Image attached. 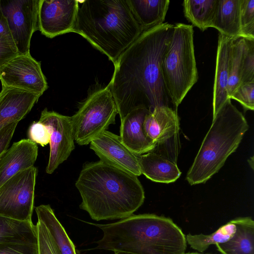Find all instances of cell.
<instances>
[{"label":"cell","instance_id":"cell-1","mask_svg":"<svg viewBox=\"0 0 254 254\" xmlns=\"http://www.w3.org/2000/svg\"><path fill=\"white\" fill-rule=\"evenodd\" d=\"M174 24L168 22L143 31L120 56L108 86L122 121L132 110L145 106L149 111L168 106L161 61Z\"/></svg>","mask_w":254,"mask_h":254},{"label":"cell","instance_id":"cell-2","mask_svg":"<svg viewBox=\"0 0 254 254\" xmlns=\"http://www.w3.org/2000/svg\"><path fill=\"white\" fill-rule=\"evenodd\" d=\"M75 185L80 208L95 221L126 218L145 198L137 176L101 160L84 164Z\"/></svg>","mask_w":254,"mask_h":254},{"label":"cell","instance_id":"cell-3","mask_svg":"<svg viewBox=\"0 0 254 254\" xmlns=\"http://www.w3.org/2000/svg\"><path fill=\"white\" fill-rule=\"evenodd\" d=\"M72 32L86 39L115 64L143 32L128 0H78Z\"/></svg>","mask_w":254,"mask_h":254},{"label":"cell","instance_id":"cell-4","mask_svg":"<svg viewBox=\"0 0 254 254\" xmlns=\"http://www.w3.org/2000/svg\"><path fill=\"white\" fill-rule=\"evenodd\" d=\"M103 232L98 250L134 254H184L186 237L171 219L154 214H132L106 224L90 223Z\"/></svg>","mask_w":254,"mask_h":254},{"label":"cell","instance_id":"cell-5","mask_svg":"<svg viewBox=\"0 0 254 254\" xmlns=\"http://www.w3.org/2000/svg\"><path fill=\"white\" fill-rule=\"evenodd\" d=\"M246 119L228 99L215 116L189 170L186 179L190 185L204 183L224 165L236 151L247 131Z\"/></svg>","mask_w":254,"mask_h":254},{"label":"cell","instance_id":"cell-6","mask_svg":"<svg viewBox=\"0 0 254 254\" xmlns=\"http://www.w3.org/2000/svg\"><path fill=\"white\" fill-rule=\"evenodd\" d=\"M193 33L191 25L182 23L174 24L161 61L164 87L176 111L198 78Z\"/></svg>","mask_w":254,"mask_h":254},{"label":"cell","instance_id":"cell-7","mask_svg":"<svg viewBox=\"0 0 254 254\" xmlns=\"http://www.w3.org/2000/svg\"><path fill=\"white\" fill-rule=\"evenodd\" d=\"M118 114L113 95L108 85L95 90L81 103L70 117L74 140L87 145L110 125L115 124Z\"/></svg>","mask_w":254,"mask_h":254},{"label":"cell","instance_id":"cell-8","mask_svg":"<svg viewBox=\"0 0 254 254\" xmlns=\"http://www.w3.org/2000/svg\"><path fill=\"white\" fill-rule=\"evenodd\" d=\"M37 174L34 166L21 170L0 187V215L32 222Z\"/></svg>","mask_w":254,"mask_h":254},{"label":"cell","instance_id":"cell-9","mask_svg":"<svg viewBox=\"0 0 254 254\" xmlns=\"http://www.w3.org/2000/svg\"><path fill=\"white\" fill-rule=\"evenodd\" d=\"M2 87H12L42 95L48 86L41 63L30 53L19 54L0 66Z\"/></svg>","mask_w":254,"mask_h":254},{"label":"cell","instance_id":"cell-10","mask_svg":"<svg viewBox=\"0 0 254 254\" xmlns=\"http://www.w3.org/2000/svg\"><path fill=\"white\" fill-rule=\"evenodd\" d=\"M2 8L19 54L30 53L31 40L38 30L39 0H10Z\"/></svg>","mask_w":254,"mask_h":254},{"label":"cell","instance_id":"cell-11","mask_svg":"<svg viewBox=\"0 0 254 254\" xmlns=\"http://www.w3.org/2000/svg\"><path fill=\"white\" fill-rule=\"evenodd\" d=\"M39 121L48 126L51 130L50 154L46 172L52 174L65 161L75 148L70 117L44 109Z\"/></svg>","mask_w":254,"mask_h":254},{"label":"cell","instance_id":"cell-12","mask_svg":"<svg viewBox=\"0 0 254 254\" xmlns=\"http://www.w3.org/2000/svg\"><path fill=\"white\" fill-rule=\"evenodd\" d=\"M78 0H39L38 30L49 38L72 32Z\"/></svg>","mask_w":254,"mask_h":254},{"label":"cell","instance_id":"cell-13","mask_svg":"<svg viewBox=\"0 0 254 254\" xmlns=\"http://www.w3.org/2000/svg\"><path fill=\"white\" fill-rule=\"evenodd\" d=\"M90 148L100 160L139 176L141 174L139 155L128 149L120 136L104 130L90 143Z\"/></svg>","mask_w":254,"mask_h":254},{"label":"cell","instance_id":"cell-14","mask_svg":"<svg viewBox=\"0 0 254 254\" xmlns=\"http://www.w3.org/2000/svg\"><path fill=\"white\" fill-rule=\"evenodd\" d=\"M143 128L154 149L171 140L177 141L180 128L177 111L168 106L155 107L146 115Z\"/></svg>","mask_w":254,"mask_h":254},{"label":"cell","instance_id":"cell-15","mask_svg":"<svg viewBox=\"0 0 254 254\" xmlns=\"http://www.w3.org/2000/svg\"><path fill=\"white\" fill-rule=\"evenodd\" d=\"M41 95L17 88L2 87L0 92V130L18 123L30 112Z\"/></svg>","mask_w":254,"mask_h":254},{"label":"cell","instance_id":"cell-16","mask_svg":"<svg viewBox=\"0 0 254 254\" xmlns=\"http://www.w3.org/2000/svg\"><path fill=\"white\" fill-rule=\"evenodd\" d=\"M148 112L146 107L140 106L131 111L121 121V141L137 155L152 151L155 147L146 136L143 128L144 119Z\"/></svg>","mask_w":254,"mask_h":254},{"label":"cell","instance_id":"cell-17","mask_svg":"<svg viewBox=\"0 0 254 254\" xmlns=\"http://www.w3.org/2000/svg\"><path fill=\"white\" fill-rule=\"evenodd\" d=\"M38 153L37 144L28 138L14 142L0 156V187L19 171L34 166Z\"/></svg>","mask_w":254,"mask_h":254},{"label":"cell","instance_id":"cell-18","mask_svg":"<svg viewBox=\"0 0 254 254\" xmlns=\"http://www.w3.org/2000/svg\"><path fill=\"white\" fill-rule=\"evenodd\" d=\"M219 33L213 90V118L229 99L227 88L229 76V64L232 42Z\"/></svg>","mask_w":254,"mask_h":254},{"label":"cell","instance_id":"cell-19","mask_svg":"<svg viewBox=\"0 0 254 254\" xmlns=\"http://www.w3.org/2000/svg\"><path fill=\"white\" fill-rule=\"evenodd\" d=\"M138 158L141 174L153 182L170 183L181 175L176 163L157 153L149 152Z\"/></svg>","mask_w":254,"mask_h":254},{"label":"cell","instance_id":"cell-20","mask_svg":"<svg viewBox=\"0 0 254 254\" xmlns=\"http://www.w3.org/2000/svg\"><path fill=\"white\" fill-rule=\"evenodd\" d=\"M236 231L226 242L216 244L221 254H254V222L249 217L232 220Z\"/></svg>","mask_w":254,"mask_h":254},{"label":"cell","instance_id":"cell-21","mask_svg":"<svg viewBox=\"0 0 254 254\" xmlns=\"http://www.w3.org/2000/svg\"><path fill=\"white\" fill-rule=\"evenodd\" d=\"M241 0H218L211 27L230 39L243 37L240 23Z\"/></svg>","mask_w":254,"mask_h":254},{"label":"cell","instance_id":"cell-22","mask_svg":"<svg viewBox=\"0 0 254 254\" xmlns=\"http://www.w3.org/2000/svg\"><path fill=\"white\" fill-rule=\"evenodd\" d=\"M38 220L46 227L57 254H76L74 245L49 204L35 208Z\"/></svg>","mask_w":254,"mask_h":254},{"label":"cell","instance_id":"cell-23","mask_svg":"<svg viewBox=\"0 0 254 254\" xmlns=\"http://www.w3.org/2000/svg\"><path fill=\"white\" fill-rule=\"evenodd\" d=\"M132 13L142 31L164 23L169 0H128Z\"/></svg>","mask_w":254,"mask_h":254},{"label":"cell","instance_id":"cell-24","mask_svg":"<svg viewBox=\"0 0 254 254\" xmlns=\"http://www.w3.org/2000/svg\"><path fill=\"white\" fill-rule=\"evenodd\" d=\"M0 243L37 244L36 226L0 215Z\"/></svg>","mask_w":254,"mask_h":254},{"label":"cell","instance_id":"cell-25","mask_svg":"<svg viewBox=\"0 0 254 254\" xmlns=\"http://www.w3.org/2000/svg\"><path fill=\"white\" fill-rule=\"evenodd\" d=\"M218 0H185L183 2L185 17L191 25L204 31L211 25Z\"/></svg>","mask_w":254,"mask_h":254},{"label":"cell","instance_id":"cell-26","mask_svg":"<svg viewBox=\"0 0 254 254\" xmlns=\"http://www.w3.org/2000/svg\"><path fill=\"white\" fill-rule=\"evenodd\" d=\"M236 231L235 225L232 221L221 226L214 233L209 235L189 234L186 237V242L190 247L202 253L211 245L223 243L230 239Z\"/></svg>","mask_w":254,"mask_h":254},{"label":"cell","instance_id":"cell-27","mask_svg":"<svg viewBox=\"0 0 254 254\" xmlns=\"http://www.w3.org/2000/svg\"><path fill=\"white\" fill-rule=\"evenodd\" d=\"M245 41L246 38L239 37L233 39L232 42L229 64V76L227 88L228 98L241 84V75Z\"/></svg>","mask_w":254,"mask_h":254},{"label":"cell","instance_id":"cell-28","mask_svg":"<svg viewBox=\"0 0 254 254\" xmlns=\"http://www.w3.org/2000/svg\"><path fill=\"white\" fill-rule=\"evenodd\" d=\"M240 23L242 37L254 39V0H241Z\"/></svg>","mask_w":254,"mask_h":254},{"label":"cell","instance_id":"cell-29","mask_svg":"<svg viewBox=\"0 0 254 254\" xmlns=\"http://www.w3.org/2000/svg\"><path fill=\"white\" fill-rule=\"evenodd\" d=\"M247 82H254V39L246 38L241 84Z\"/></svg>","mask_w":254,"mask_h":254},{"label":"cell","instance_id":"cell-30","mask_svg":"<svg viewBox=\"0 0 254 254\" xmlns=\"http://www.w3.org/2000/svg\"><path fill=\"white\" fill-rule=\"evenodd\" d=\"M230 99L239 102L245 111L254 109V82L241 84L230 96Z\"/></svg>","mask_w":254,"mask_h":254},{"label":"cell","instance_id":"cell-31","mask_svg":"<svg viewBox=\"0 0 254 254\" xmlns=\"http://www.w3.org/2000/svg\"><path fill=\"white\" fill-rule=\"evenodd\" d=\"M28 135V139L33 142L45 146L50 143L51 130L48 126L38 121L30 126Z\"/></svg>","mask_w":254,"mask_h":254},{"label":"cell","instance_id":"cell-32","mask_svg":"<svg viewBox=\"0 0 254 254\" xmlns=\"http://www.w3.org/2000/svg\"><path fill=\"white\" fill-rule=\"evenodd\" d=\"M36 226L37 233L38 254H57L44 224L38 220Z\"/></svg>","mask_w":254,"mask_h":254},{"label":"cell","instance_id":"cell-33","mask_svg":"<svg viewBox=\"0 0 254 254\" xmlns=\"http://www.w3.org/2000/svg\"><path fill=\"white\" fill-rule=\"evenodd\" d=\"M18 55L11 36L0 35V66Z\"/></svg>","mask_w":254,"mask_h":254},{"label":"cell","instance_id":"cell-34","mask_svg":"<svg viewBox=\"0 0 254 254\" xmlns=\"http://www.w3.org/2000/svg\"><path fill=\"white\" fill-rule=\"evenodd\" d=\"M0 254H38L37 244L0 243Z\"/></svg>","mask_w":254,"mask_h":254},{"label":"cell","instance_id":"cell-35","mask_svg":"<svg viewBox=\"0 0 254 254\" xmlns=\"http://www.w3.org/2000/svg\"><path fill=\"white\" fill-rule=\"evenodd\" d=\"M17 124H10L0 130V156L8 149Z\"/></svg>","mask_w":254,"mask_h":254},{"label":"cell","instance_id":"cell-36","mask_svg":"<svg viewBox=\"0 0 254 254\" xmlns=\"http://www.w3.org/2000/svg\"><path fill=\"white\" fill-rule=\"evenodd\" d=\"M0 35L11 36L6 19L2 8L1 0H0Z\"/></svg>","mask_w":254,"mask_h":254},{"label":"cell","instance_id":"cell-37","mask_svg":"<svg viewBox=\"0 0 254 254\" xmlns=\"http://www.w3.org/2000/svg\"><path fill=\"white\" fill-rule=\"evenodd\" d=\"M114 254H134L128 252H123V251H117L114 252Z\"/></svg>","mask_w":254,"mask_h":254},{"label":"cell","instance_id":"cell-38","mask_svg":"<svg viewBox=\"0 0 254 254\" xmlns=\"http://www.w3.org/2000/svg\"><path fill=\"white\" fill-rule=\"evenodd\" d=\"M184 254H203L196 253V252H192V253H188L187 254L185 253Z\"/></svg>","mask_w":254,"mask_h":254}]
</instances>
